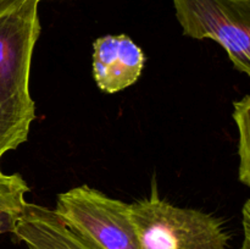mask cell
I'll use <instances>...</instances> for the list:
<instances>
[{
  "instance_id": "obj_1",
  "label": "cell",
  "mask_w": 250,
  "mask_h": 249,
  "mask_svg": "<svg viewBox=\"0 0 250 249\" xmlns=\"http://www.w3.org/2000/svg\"><path fill=\"white\" fill-rule=\"evenodd\" d=\"M139 249H227L229 232L221 220L197 209L180 208L158 194L131 204Z\"/></svg>"
},
{
  "instance_id": "obj_2",
  "label": "cell",
  "mask_w": 250,
  "mask_h": 249,
  "mask_svg": "<svg viewBox=\"0 0 250 249\" xmlns=\"http://www.w3.org/2000/svg\"><path fill=\"white\" fill-rule=\"evenodd\" d=\"M53 210L100 249H139L131 204L83 185L60 193Z\"/></svg>"
},
{
  "instance_id": "obj_3",
  "label": "cell",
  "mask_w": 250,
  "mask_h": 249,
  "mask_svg": "<svg viewBox=\"0 0 250 249\" xmlns=\"http://www.w3.org/2000/svg\"><path fill=\"white\" fill-rule=\"evenodd\" d=\"M183 34L212 39L225 49L234 68L250 75V1L172 0Z\"/></svg>"
},
{
  "instance_id": "obj_4",
  "label": "cell",
  "mask_w": 250,
  "mask_h": 249,
  "mask_svg": "<svg viewBox=\"0 0 250 249\" xmlns=\"http://www.w3.org/2000/svg\"><path fill=\"white\" fill-rule=\"evenodd\" d=\"M39 2L24 0L0 16V83L15 89L29 90L32 55L41 34Z\"/></svg>"
},
{
  "instance_id": "obj_5",
  "label": "cell",
  "mask_w": 250,
  "mask_h": 249,
  "mask_svg": "<svg viewBox=\"0 0 250 249\" xmlns=\"http://www.w3.org/2000/svg\"><path fill=\"white\" fill-rule=\"evenodd\" d=\"M146 55L126 34H107L93 43V77L109 94L134 84L143 72Z\"/></svg>"
},
{
  "instance_id": "obj_6",
  "label": "cell",
  "mask_w": 250,
  "mask_h": 249,
  "mask_svg": "<svg viewBox=\"0 0 250 249\" xmlns=\"http://www.w3.org/2000/svg\"><path fill=\"white\" fill-rule=\"evenodd\" d=\"M12 234L27 249H100L72 231L53 209L28 202Z\"/></svg>"
},
{
  "instance_id": "obj_7",
  "label": "cell",
  "mask_w": 250,
  "mask_h": 249,
  "mask_svg": "<svg viewBox=\"0 0 250 249\" xmlns=\"http://www.w3.org/2000/svg\"><path fill=\"white\" fill-rule=\"evenodd\" d=\"M36 119V104L29 90L0 83V159L27 141Z\"/></svg>"
},
{
  "instance_id": "obj_8",
  "label": "cell",
  "mask_w": 250,
  "mask_h": 249,
  "mask_svg": "<svg viewBox=\"0 0 250 249\" xmlns=\"http://www.w3.org/2000/svg\"><path fill=\"white\" fill-rule=\"evenodd\" d=\"M29 187L20 173H5L0 168V236L12 233L26 208Z\"/></svg>"
},
{
  "instance_id": "obj_9",
  "label": "cell",
  "mask_w": 250,
  "mask_h": 249,
  "mask_svg": "<svg viewBox=\"0 0 250 249\" xmlns=\"http://www.w3.org/2000/svg\"><path fill=\"white\" fill-rule=\"evenodd\" d=\"M233 120L238 128V178L243 185H250V97L244 95L233 103Z\"/></svg>"
},
{
  "instance_id": "obj_10",
  "label": "cell",
  "mask_w": 250,
  "mask_h": 249,
  "mask_svg": "<svg viewBox=\"0 0 250 249\" xmlns=\"http://www.w3.org/2000/svg\"><path fill=\"white\" fill-rule=\"evenodd\" d=\"M242 225H243V242L239 249H250V200H247L242 210Z\"/></svg>"
},
{
  "instance_id": "obj_11",
  "label": "cell",
  "mask_w": 250,
  "mask_h": 249,
  "mask_svg": "<svg viewBox=\"0 0 250 249\" xmlns=\"http://www.w3.org/2000/svg\"><path fill=\"white\" fill-rule=\"evenodd\" d=\"M24 0H0V16L7 14L15 7L20 6Z\"/></svg>"
},
{
  "instance_id": "obj_12",
  "label": "cell",
  "mask_w": 250,
  "mask_h": 249,
  "mask_svg": "<svg viewBox=\"0 0 250 249\" xmlns=\"http://www.w3.org/2000/svg\"><path fill=\"white\" fill-rule=\"evenodd\" d=\"M246 1H250V0H246Z\"/></svg>"
},
{
  "instance_id": "obj_13",
  "label": "cell",
  "mask_w": 250,
  "mask_h": 249,
  "mask_svg": "<svg viewBox=\"0 0 250 249\" xmlns=\"http://www.w3.org/2000/svg\"><path fill=\"white\" fill-rule=\"evenodd\" d=\"M41 1H42V0H41Z\"/></svg>"
}]
</instances>
